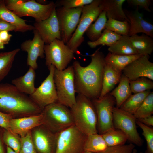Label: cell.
<instances>
[{"label": "cell", "instance_id": "6da1fadb", "mask_svg": "<svg viewBox=\"0 0 153 153\" xmlns=\"http://www.w3.org/2000/svg\"><path fill=\"white\" fill-rule=\"evenodd\" d=\"M90 57L91 62L87 66H82L76 60L72 66L76 92L92 100L100 97L105 62L103 53L99 49Z\"/></svg>", "mask_w": 153, "mask_h": 153}, {"label": "cell", "instance_id": "7a4b0ae2", "mask_svg": "<svg viewBox=\"0 0 153 153\" xmlns=\"http://www.w3.org/2000/svg\"><path fill=\"white\" fill-rule=\"evenodd\" d=\"M43 110L13 84L0 83V111L11 115H36Z\"/></svg>", "mask_w": 153, "mask_h": 153}, {"label": "cell", "instance_id": "3957f363", "mask_svg": "<svg viewBox=\"0 0 153 153\" xmlns=\"http://www.w3.org/2000/svg\"><path fill=\"white\" fill-rule=\"evenodd\" d=\"M70 109L74 125L80 131L86 135L98 133L96 112L91 100L78 94Z\"/></svg>", "mask_w": 153, "mask_h": 153}, {"label": "cell", "instance_id": "277c9868", "mask_svg": "<svg viewBox=\"0 0 153 153\" xmlns=\"http://www.w3.org/2000/svg\"><path fill=\"white\" fill-rule=\"evenodd\" d=\"M4 2L6 7L19 17L30 16L34 18L35 22L48 18L56 8L53 2L46 5L34 0H6Z\"/></svg>", "mask_w": 153, "mask_h": 153}, {"label": "cell", "instance_id": "5b68a950", "mask_svg": "<svg viewBox=\"0 0 153 153\" xmlns=\"http://www.w3.org/2000/svg\"><path fill=\"white\" fill-rule=\"evenodd\" d=\"M102 0H94L83 7L80 20L76 30L66 44L74 53H78V48L84 40V34L102 11L99 5Z\"/></svg>", "mask_w": 153, "mask_h": 153}, {"label": "cell", "instance_id": "8992f818", "mask_svg": "<svg viewBox=\"0 0 153 153\" xmlns=\"http://www.w3.org/2000/svg\"><path fill=\"white\" fill-rule=\"evenodd\" d=\"M42 112L44 117V124L56 133L74 125L70 108L58 101L46 106Z\"/></svg>", "mask_w": 153, "mask_h": 153}, {"label": "cell", "instance_id": "52a82bcc", "mask_svg": "<svg viewBox=\"0 0 153 153\" xmlns=\"http://www.w3.org/2000/svg\"><path fill=\"white\" fill-rule=\"evenodd\" d=\"M54 79L57 91L58 102L71 108L75 103L76 92L74 73L72 65L60 71L55 69Z\"/></svg>", "mask_w": 153, "mask_h": 153}, {"label": "cell", "instance_id": "ba28073f", "mask_svg": "<svg viewBox=\"0 0 153 153\" xmlns=\"http://www.w3.org/2000/svg\"><path fill=\"white\" fill-rule=\"evenodd\" d=\"M54 153H83L86 135L74 125L56 133Z\"/></svg>", "mask_w": 153, "mask_h": 153}, {"label": "cell", "instance_id": "9c48e42d", "mask_svg": "<svg viewBox=\"0 0 153 153\" xmlns=\"http://www.w3.org/2000/svg\"><path fill=\"white\" fill-rule=\"evenodd\" d=\"M44 49L46 65H53L59 70L67 68L74 58L73 51L61 40L56 39L45 44Z\"/></svg>", "mask_w": 153, "mask_h": 153}, {"label": "cell", "instance_id": "30bf717a", "mask_svg": "<svg viewBox=\"0 0 153 153\" xmlns=\"http://www.w3.org/2000/svg\"><path fill=\"white\" fill-rule=\"evenodd\" d=\"M91 100L97 115V132L102 135L114 128L113 110L116 105L115 100L110 92L101 99Z\"/></svg>", "mask_w": 153, "mask_h": 153}, {"label": "cell", "instance_id": "8fae6325", "mask_svg": "<svg viewBox=\"0 0 153 153\" xmlns=\"http://www.w3.org/2000/svg\"><path fill=\"white\" fill-rule=\"evenodd\" d=\"M115 128L119 129L126 136L131 143L139 146L143 144V140L137 129L136 120L133 114L115 107L113 110Z\"/></svg>", "mask_w": 153, "mask_h": 153}, {"label": "cell", "instance_id": "7c38bea8", "mask_svg": "<svg viewBox=\"0 0 153 153\" xmlns=\"http://www.w3.org/2000/svg\"><path fill=\"white\" fill-rule=\"evenodd\" d=\"M82 7L67 8L63 7L56 8L61 40L65 44L69 41L76 30L82 14Z\"/></svg>", "mask_w": 153, "mask_h": 153}, {"label": "cell", "instance_id": "4fadbf2b", "mask_svg": "<svg viewBox=\"0 0 153 153\" xmlns=\"http://www.w3.org/2000/svg\"><path fill=\"white\" fill-rule=\"evenodd\" d=\"M49 75L34 92L29 95L31 99L42 110L47 106L58 101L57 91L54 79L55 68L53 65L48 67Z\"/></svg>", "mask_w": 153, "mask_h": 153}, {"label": "cell", "instance_id": "5bb4252c", "mask_svg": "<svg viewBox=\"0 0 153 153\" xmlns=\"http://www.w3.org/2000/svg\"><path fill=\"white\" fill-rule=\"evenodd\" d=\"M150 56L143 55L127 66L122 73L129 80L146 77L153 81V63L149 60Z\"/></svg>", "mask_w": 153, "mask_h": 153}, {"label": "cell", "instance_id": "9a60e30c", "mask_svg": "<svg viewBox=\"0 0 153 153\" xmlns=\"http://www.w3.org/2000/svg\"><path fill=\"white\" fill-rule=\"evenodd\" d=\"M55 8L50 16L46 20L35 22L33 26L46 44L56 39L61 40Z\"/></svg>", "mask_w": 153, "mask_h": 153}, {"label": "cell", "instance_id": "2e32d148", "mask_svg": "<svg viewBox=\"0 0 153 153\" xmlns=\"http://www.w3.org/2000/svg\"><path fill=\"white\" fill-rule=\"evenodd\" d=\"M33 31V39L23 42L21 45L20 48L23 51L27 53V65L35 70L38 67L37 62L38 58H43L45 57V43L38 31L35 29Z\"/></svg>", "mask_w": 153, "mask_h": 153}, {"label": "cell", "instance_id": "e0dca14e", "mask_svg": "<svg viewBox=\"0 0 153 153\" xmlns=\"http://www.w3.org/2000/svg\"><path fill=\"white\" fill-rule=\"evenodd\" d=\"M47 128H37L32 138L35 148L39 153H53L56 147V133L54 134Z\"/></svg>", "mask_w": 153, "mask_h": 153}, {"label": "cell", "instance_id": "ac0fdd59", "mask_svg": "<svg viewBox=\"0 0 153 153\" xmlns=\"http://www.w3.org/2000/svg\"><path fill=\"white\" fill-rule=\"evenodd\" d=\"M44 117L42 112L21 118H12L9 122L10 131L22 137L35 127L44 125Z\"/></svg>", "mask_w": 153, "mask_h": 153}, {"label": "cell", "instance_id": "d6986e66", "mask_svg": "<svg viewBox=\"0 0 153 153\" xmlns=\"http://www.w3.org/2000/svg\"><path fill=\"white\" fill-rule=\"evenodd\" d=\"M124 11L130 23L129 36L142 33L153 38V25L144 20L143 14L139 12L138 7L133 12Z\"/></svg>", "mask_w": 153, "mask_h": 153}, {"label": "cell", "instance_id": "ffe728a7", "mask_svg": "<svg viewBox=\"0 0 153 153\" xmlns=\"http://www.w3.org/2000/svg\"><path fill=\"white\" fill-rule=\"evenodd\" d=\"M0 19L15 26V32H24L34 29L33 26L27 24L26 20L7 8L5 5L4 0L0 1Z\"/></svg>", "mask_w": 153, "mask_h": 153}, {"label": "cell", "instance_id": "44dd1931", "mask_svg": "<svg viewBox=\"0 0 153 153\" xmlns=\"http://www.w3.org/2000/svg\"><path fill=\"white\" fill-rule=\"evenodd\" d=\"M125 0H102L99 5L101 9L105 11L107 18H110L121 21H129L126 16L122 5Z\"/></svg>", "mask_w": 153, "mask_h": 153}, {"label": "cell", "instance_id": "7402d4cb", "mask_svg": "<svg viewBox=\"0 0 153 153\" xmlns=\"http://www.w3.org/2000/svg\"><path fill=\"white\" fill-rule=\"evenodd\" d=\"M122 73L114 70L105 63L103 77L102 89L99 99L110 92L120 82Z\"/></svg>", "mask_w": 153, "mask_h": 153}, {"label": "cell", "instance_id": "603a6c76", "mask_svg": "<svg viewBox=\"0 0 153 153\" xmlns=\"http://www.w3.org/2000/svg\"><path fill=\"white\" fill-rule=\"evenodd\" d=\"M35 69L29 67L27 73L23 76L13 80L12 84L20 92L30 95L35 91L36 73Z\"/></svg>", "mask_w": 153, "mask_h": 153}, {"label": "cell", "instance_id": "cb8c5ba5", "mask_svg": "<svg viewBox=\"0 0 153 153\" xmlns=\"http://www.w3.org/2000/svg\"><path fill=\"white\" fill-rule=\"evenodd\" d=\"M143 55L139 54L131 55H116L109 52L105 56V63L116 71L122 73L128 65Z\"/></svg>", "mask_w": 153, "mask_h": 153}, {"label": "cell", "instance_id": "d4e9b609", "mask_svg": "<svg viewBox=\"0 0 153 153\" xmlns=\"http://www.w3.org/2000/svg\"><path fill=\"white\" fill-rule=\"evenodd\" d=\"M129 80L122 73L118 86L110 92L115 100L116 107L117 108H120L124 102L132 94Z\"/></svg>", "mask_w": 153, "mask_h": 153}, {"label": "cell", "instance_id": "484cf974", "mask_svg": "<svg viewBox=\"0 0 153 153\" xmlns=\"http://www.w3.org/2000/svg\"><path fill=\"white\" fill-rule=\"evenodd\" d=\"M132 44L138 54L141 55L151 54L153 51V38L144 33L130 37Z\"/></svg>", "mask_w": 153, "mask_h": 153}, {"label": "cell", "instance_id": "4316f807", "mask_svg": "<svg viewBox=\"0 0 153 153\" xmlns=\"http://www.w3.org/2000/svg\"><path fill=\"white\" fill-rule=\"evenodd\" d=\"M108 50L109 52L116 55L138 54L133 47L129 35H122L116 42L109 47Z\"/></svg>", "mask_w": 153, "mask_h": 153}, {"label": "cell", "instance_id": "83f0119b", "mask_svg": "<svg viewBox=\"0 0 153 153\" xmlns=\"http://www.w3.org/2000/svg\"><path fill=\"white\" fill-rule=\"evenodd\" d=\"M108 147L102 135L97 133L86 135L84 144V151L100 153Z\"/></svg>", "mask_w": 153, "mask_h": 153}, {"label": "cell", "instance_id": "f1b7e54d", "mask_svg": "<svg viewBox=\"0 0 153 153\" xmlns=\"http://www.w3.org/2000/svg\"><path fill=\"white\" fill-rule=\"evenodd\" d=\"M107 20L106 12L103 11L94 23L90 25L85 32L90 41H95L100 37L105 29Z\"/></svg>", "mask_w": 153, "mask_h": 153}, {"label": "cell", "instance_id": "f546056e", "mask_svg": "<svg viewBox=\"0 0 153 153\" xmlns=\"http://www.w3.org/2000/svg\"><path fill=\"white\" fill-rule=\"evenodd\" d=\"M151 92L148 90L132 94L120 108L126 112L134 114Z\"/></svg>", "mask_w": 153, "mask_h": 153}, {"label": "cell", "instance_id": "4dcf8cb0", "mask_svg": "<svg viewBox=\"0 0 153 153\" xmlns=\"http://www.w3.org/2000/svg\"><path fill=\"white\" fill-rule=\"evenodd\" d=\"M20 50L18 48L9 51L0 52V82L8 74L15 57Z\"/></svg>", "mask_w": 153, "mask_h": 153}, {"label": "cell", "instance_id": "1f68e13d", "mask_svg": "<svg viewBox=\"0 0 153 153\" xmlns=\"http://www.w3.org/2000/svg\"><path fill=\"white\" fill-rule=\"evenodd\" d=\"M108 147L125 144L128 140L126 135L120 130L114 128L102 134Z\"/></svg>", "mask_w": 153, "mask_h": 153}, {"label": "cell", "instance_id": "d6a6232c", "mask_svg": "<svg viewBox=\"0 0 153 153\" xmlns=\"http://www.w3.org/2000/svg\"><path fill=\"white\" fill-rule=\"evenodd\" d=\"M122 35L110 30L105 29L100 37L96 41L87 42L88 45L91 48H95L100 45H105L109 47L114 44Z\"/></svg>", "mask_w": 153, "mask_h": 153}, {"label": "cell", "instance_id": "836d02e7", "mask_svg": "<svg viewBox=\"0 0 153 153\" xmlns=\"http://www.w3.org/2000/svg\"><path fill=\"white\" fill-rule=\"evenodd\" d=\"M130 27V24L127 20L121 21L109 18L105 29L121 35H129Z\"/></svg>", "mask_w": 153, "mask_h": 153}, {"label": "cell", "instance_id": "e575fe53", "mask_svg": "<svg viewBox=\"0 0 153 153\" xmlns=\"http://www.w3.org/2000/svg\"><path fill=\"white\" fill-rule=\"evenodd\" d=\"M153 114V92H151L133 114L137 120L151 115Z\"/></svg>", "mask_w": 153, "mask_h": 153}, {"label": "cell", "instance_id": "d590c367", "mask_svg": "<svg viewBox=\"0 0 153 153\" xmlns=\"http://www.w3.org/2000/svg\"><path fill=\"white\" fill-rule=\"evenodd\" d=\"M132 93H140L153 88V80L146 77H141L134 80H129Z\"/></svg>", "mask_w": 153, "mask_h": 153}, {"label": "cell", "instance_id": "8d00e7d4", "mask_svg": "<svg viewBox=\"0 0 153 153\" xmlns=\"http://www.w3.org/2000/svg\"><path fill=\"white\" fill-rule=\"evenodd\" d=\"M136 124L142 129L147 144L146 153H153V128L136 120Z\"/></svg>", "mask_w": 153, "mask_h": 153}, {"label": "cell", "instance_id": "74e56055", "mask_svg": "<svg viewBox=\"0 0 153 153\" xmlns=\"http://www.w3.org/2000/svg\"><path fill=\"white\" fill-rule=\"evenodd\" d=\"M16 134L6 129L3 132V140L7 146L18 153L20 148V142Z\"/></svg>", "mask_w": 153, "mask_h": 153}, {"label": "cell", "instance_id": "f35d334b", "mask_svg": "<svg viewBox=\"0 0 153 153\" xmlns=\"http://www.w3.org/2000/svg\"><path fill=\"white\" fill-rule=\"evenodd\" d=\"M20 148L19 153H37L35 149L30 131L20 139Z\"/></svg>", "mask_w": 153, "mask_h": 153}, {"label": "cell", "instance_id": "ab89813d", "mask_svg": "<svg viewBox=\"0 0 153 153\" xmlns=\"http://www.w3.org/2000/svg\"><path fill=\"white\" fill-rule=\"evenodd\" d=\"M94 0H61L55 3L56 7H63L67 8L82 7L91 3Z\"/></svg>", "mask_w": 153, "mask_h": 153}, {"label": "cell", "instance_id": "60d3db41", "mask_svg": "<svg viewBox=\"0 0 153 153\" xmlns=\"http://www.w3.org/2000/svg\"><path fill=\"white\" fill-rule=\"evenodd\" d=\"M135 147V145L131 143L108 147L105 150L100 153H131Z\"/></svg>", "mask_w": 153, "mask_h": 153}, {"label": "cell", "instance_id": "b9f144b4", "mask_svg": "<svg viewBox=\"0 0 153 153\" xmlns=\"http://www.w3.org/2000/svg\"><path fill=\"white\" fill-rule=\"evenodd\" d=\"M128 3L130 5L140 7L148 12H150L151 10L149 8L150 6L151 3L150 0H127Z\"/></svg>", "mask_w": 153, "mask_h": 153}, {"label": "cell", "instance_id": "7bdbcfd3", "mask_svg": "<svg viewBox=\"0 0 153 153\" xmlns=\"http://www.w3.org/2000/svg\"><path fill=\"white\" fill-rule=\"evenodd\" d=\"M11 115L0 111V126L5 129L10 131L9 122L12 119Z\"/></svg>", "mask_w": 153, "mask_h": 153}, {"label": "cell", "instance_id": "ee69618b", "mask_svg": "<svg viewBox=\"0 0 153 153\" xmlns=\"http://www.w3.org/2000/svg\"><path fill=\"white\" fill-rule=\"evenodd\" d=\"M16 27L12 24L0 19V31H16Z\"/></svg>", "mask_w": 153, "mask_h": 153}, {"label": "cell", "instance_id": "f6af8a7d", "mask_svg": "<svg viewBox=\"0 0 153 153\" xmlns=\"http://www.w3.org/2000/svg\"><path fill=\"white\" fill-rule=\"evenodd\" d=\"M12 35L9 33L8 31H0V39L5 44L9 43Z\"/></svg>", "mask_w": 153, "mask_h": 153}, {"label": "cell", "instance_id": "bcb514c9", "mask_svg": "<svg viewBox=\"0 0 153 153\" xmlns=\"http://www.w3.org/2000/svg\"><path fill=\"white\" fill-rule=\"evenodd\" d=\"M142 123L149 126H153V116L137 120Z\"/></svg>", "mask_w": 153, "mask_h": 153}, {"label": "cell", "instance_id": "7dc6e473", "mask_svg": "<svg viewBox=\"0 0 153 153\" xmlns=\"http://www.w3.org/2000/svg\"><path fill=\"white\" fill-rule=\"evenodd\" d=\"M6 150L7 153H18L7 146L6 147Z\"/></svg>", "mask_w": 153, "mask_h": 153}, {"label": "cell", "instance_id": "c3c4849f", "mask_svg": "<svg viewBox=\"0 0 153 153\" xmlns=\"http://www.w3.org/2000/svg\"><path fill=\"white\" fill-rule=\"evenodd\" d=\"M0 153H4L3 144L0 137Z\"/></svg>", "mask_w": 153, "mask_h": 153}, {"label": "cell", "instance_id": "681fc988", "mask_svg": "<svg viewBox=\"0 0 153 153\" xmlns=\"http://www.w3.org/2000/svg\"><path fill=\"white\" fill-rule=\"evenodd\" d=\"M4 48V44L0 39V50L3 49Z\"/></svg>", "mask_w": 153, "mask_h": 153}, {"label": "cell", "instance_id": "f907efd6", "mask_svg": "<svg viewBox=\"0 0 153 153\" xmlns=\"http://www.w3.org/2000/svg\"><path fill=\"white\" fill-rule=\"evenodd\" d=\"M137 150L135 148L133 149V151L131 153H137Z\"/></svg>", "mask_w": 153, "mask_h": 153}, {"label": "cell", "instance_id": "816d5d0a", "mask_svg": "<svg viewBox=\"0 0 153 153\" xmlns=\"http://www.w3.org/2000/svg\"><path fill=\"white\" fill-rule=\"evenodd\" d=\"M83 153H94L88 151H84Z\"/></svg>", "mask_w": 153, "mask_h": 153}, {"label": "cell", "instance_id": "f5cc1de1", "mask_svg": "<svg viewBox=\"0 0 153 153\" xmlns=\"http://www.w3.org/2000/svg\"><path fill=\"white\" fill-rule=\"evenodd\" d=\"M140 153H143V152H141Z\"/></svg>", "mask_w": 153, "mask_h": 153}]
</instances>
